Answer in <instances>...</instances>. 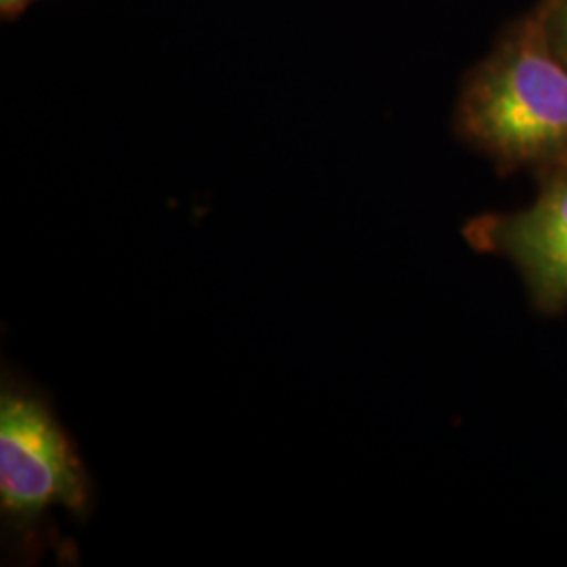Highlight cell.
Instances as JSON below:
<instances>
[{"label":"cell","instance_id":"1","mask_svg":"<svg viewBox=\"0 0 567 567\" xmlns=\"http://www.w3.org/2000/svg\"><path fill=\"white\" fill-rule=\"evenodd\" d=\"M454 124L501 173L567 168V63L532 13L513 21L468 74Z\"/></svg>","mask_w":567,"mask_h":567},{"label":"cell","instance_id":"2","mask_svg":"<svg viewBox=\"0 0 567 567\" xmlns=\"http://www.w3.org/2000/svg\"><path fill=\"white\" fill-rule=\"evenodd\" d=\"M61 508L89 519L95 508L93 480L81 452L53 410L47 393L13 368L0 379V519L4 545L23 564H34L63 547L49 515Z\"/></svg>","mask_w":567,"mask_h":567},{"label":"cell","instance_id":"3","mask_svg":"<svg viewBox=\"0 0 567 567\" xmlns=\"http://www.w3.org/2000/svg\"><path fill=\"white\" fill-rule=\"evenodd\" d=\"M536 200L513 213H486L463 227L477 252L517 267L532 305L545 316L567 311V168L538 177Z\"/></svg>","mask_w":567,"mask_h":567},{"label":"cell","instance_id":"4","mask_svg":"<svg viewBox=\"0 0 567 567\" xmlns=\"http://www.w3.org/2000/svg\"><path fill=\"white\" fill-rule=\"evenodd\" d=\"M532 16L548 47L567 63V0H540Z\"/></svg>","mask_w":567,"mask_h":567},{"label":"cell","instance_id":"5","mask_svg":"<svg viewBox=\"0 0 567 567\" xmlns=\"http://www.w3.org/2000/svg\"><path fill=\"white\" fill-rule=\"evenodd\" d=\"M21 2H25V0H2V7H4V9H11V7L21 4Z\"/></svg>","mask_w":567,"mask_h":567}]
</instances>
